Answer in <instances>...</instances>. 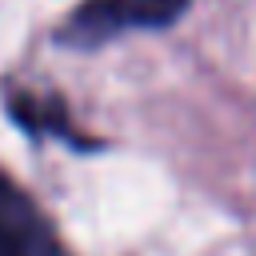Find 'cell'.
I'll return each instance as SVG.
<instances>
[{"mask_svg":"<svg viewBox=\"0 0 256 256\" xmlns=\"http://www.w3.org/2000/svg\"><path fill=\"white\" fill-rule=\"evenodd\" d=\"M0 256H68L40 204L0 172Z\"/></svg>","mask_w":256,"mask_h":256,"instance_id":"7a4b0ae2","label":"cell"},{"mask_svg":"<svg viewBox=\"0 0 256 256\" xmlns=\"http://www.w3.org/2000/svg\"><path fill=\"white\" fill-rule=\"evenodd\" d=\"M184 4L188 0H84L64 24V40L100 44L128 28H164L184 12Z\"/></svg>","mask_w":256,"mask_h":256,"instance_id":"6da1fadb","label":"cell"}]
</instances>
